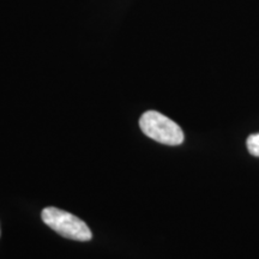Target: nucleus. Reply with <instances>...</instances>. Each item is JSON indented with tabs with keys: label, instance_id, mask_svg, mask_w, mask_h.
<instances>
[{
	"label": "nucleus",
	"instance_id": "obj_2",
	"mask_svg": "<svg viewBox=\"0 0 259 259\" xmlns=\"http://www.w3.org/2000/svg\"><path fill=\"white\" fill-rule=\"evenodd\" d=\"M139 126L145 136L161 144L180 145L184 142V132L179 125L156 111L143 113Z\"/></svg>",
	"mask_w": 259,
	"mask_h": 259
},
{
	"label": "nucleus",
	"instance_id": "obj_1",
	"mask_svg": "<svg viewBox=\"0 0 259 259\" xmlns=\"http://www.w3.org/2000/svg\"><path fill=\"white\" fill-rule=\"evenodd\" d=\"M41 219L50 228L64 238L76 241L92 240L93 233L82 220L54 206H48L41 212Z\"/></svg>",
	"mask_w": 259,
	"mask_h": 259
},
{
	"label": "nucleus",
	"instance_id": "obj_3",
	"mask_svg": "<svg viewBox=\"0 0 259 259\" xmlns=\"http://www.w3.org/2000/svg\"><path fill=\"white\" fill-rule=\"evenodd\" d=\"M246 145H247V150L252 156L259 157V134L250 135L246 141Z\"/></svg>",
	"mask_w": 259,
	"mask_h": 259
}]
</instances>
